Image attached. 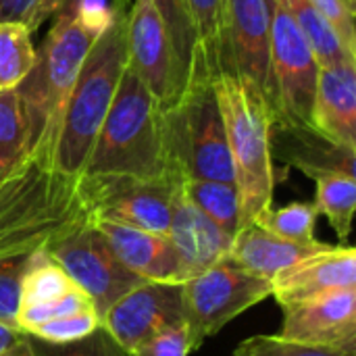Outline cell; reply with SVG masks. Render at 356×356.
<instances>
[{
  "label": "cell",
  "instance_id": "6da1fadb",
  "mask_svg": "<svg viewBox=\"0 0 356 356\" xmlns=\"http://www.w3.org/2000/svg\"><path fill=\"white\" fill-rule=\"evenodd\" d=\"M88 221H94L88 179L63 171L48 150L29 152L0 177V261L48 250Z\"/></svg>",
  "mask_w": 356,
  "mask_h": 356
},
{
  "label": "cell",
  "instance_id": "7a4b0ae2",
  "mask_svg": "<svg viewBox=\"0 0 356 356\" xmlns=\"http://www.w3.org/2000/svg\"><path fill=\"white\" fill-rule=\"evenodd\" d=\"M117 0H71L63 6L35 50V63L17 86L29 131V152L42 148L54 154L63 113L79 69L111 25Z\"/></svg>",
  "mask_w": 356,
  "mask_h": 356
},
{
  "label": "cell",
  "instance_id": "3957f363",
  "mask_svg": "<svg viewBox=\"0 0 356 356\" xmlns=\"http://www.w3.org/2000/svg\"><path fill=\"white\" fill-rule=\"evenodd\" d=\"M81 175L98 181L171 179L163 138V108L129 67L121 75Z\"/></svg>",
  "mask_w": 356,
  "mask_h": 356
},
{
  "label": "cell",
  "instance_id": "277c9868",
  "mask_svg": "<svg viewBox=\"0 0 356 356\" xmlns=\"http://www.w3.org/2000/svg\"><path fill=\"white\" fill-rule=\"evenodd\" d=\"M213 86L225 125L244 227L257 223L273 207L277 175L269 148V131L275 111L257 83L234 71H221Z\"/></svg>",
  "mask_w": 356,
  "mask_h": 356
},
{
  "label": "cell",
  "instance_id": "5b68a950",
  "mask_svg": "<svg viewBox=\"0 0 356 356\" xmlns=\"http://www.w3.org/2000/svg\"><path fill=\"white\" fill-rule=\"evenodd\" d=\"M125 23V0H117L111 25L90 48L69 94L54 144V163L67 173H83L96 134L113 104L121 75L127 67Z\"/></svg>",
  "mask_w": 356,
  "mask_h": 356
},
{
  "label": "cell",
  "instance_id": "8992f818",
  "mask_svg": "<svg viewBox=\"0 0 356 356\" xmlns=\"http://www.w3.org/2000/svg\"><path fill=\"white\" fill-rule=\"evenodd\" d=\"M213 81L211 75L194 71L177 98L163 108L165 154L173 181L234 184L232 154Z\"/></svg>",
  "mask_w": 356,
  "mask_h": 356
},
{
  "label": "cell",
  "instance_id": "52a82bcc",
  "mask_svg": "<svg viewBox=\"0 0 356 356\" xmlns=\"http://www.w3.org/2000/svg\"><path fill=\"white\" fill-rule=\"evenodd\" d=\"M271 296V280L242 269L223 257L219 263L181 284L184 325L190 350H198L236 317Z\"/></svg>",
  "mask_w": 356,
  "mask_h": 356
},
{
  "label": "cell",
  "instance_id": "ba28073f",
  "mask_svg": "<svg viewBox=\"0 0 356 356\" xmlns=\"http://www.w3.org/2000/svg\"><path fill=\"white\" fill-rule=\"evenodd\" d=\"M269 54L275 115L313 125L319 63L307 35L280 0H269Z\"/></svg>",
  "mask_w": 356,
  "mask_h": 356
},
{
  "label": "cell",
  "instance_id": "9c48e42d",
  "mask_svg": "<svg viewBox=\"0 0 356 356\" xmlns=\"http://www.w3.org/2000/svg\"><path fill=\"white\" fill-rule=\"evenodd\" d=\"M48 252L60 263L75 286L92 298L98 317L131 288L146 282L119 261L94 221H88L56 240Z\"/></svg>",
  "mask_w": 356,
  "mask_h": 356
},
{
  "label": "cell",
  "instance_id": "30bf717a",
  "mask_svg": "<svg viewBox=\"0 0 356 356\" xmlns=\"http://www.w3.org/2000/svg\"><path fill=\"white\" fill-rule=\"evenodd\" d=\"M100 325L127 353H134L154 336L184 325L181 284H138L100 317Z\"/></svg>",
  "mask_w": 356,
  "mask_h": 356
},
{
  "label": "cell",
  "instance_id": "8fae6325",
  "mask_svg": "<svg viewBox=\"0 0 356 356\" xmlns=\"http://www.w3.org/2000/svg\"><path fill=\"white\" fill-rule=\"evenodd\" d=\"M127 67L150 90L161 108H167L175 96L173 54L165 23L152 0H134L125 23Z\"/></svg>",
  "mask_w": 356,
  "mask_h": 356
},
{
  "label": "cell",
  "instance_id": "7c38bea8",
  "mask_svg": "<svg viewBox=\"0 0 356 356\" xmlns=\"http://www.w3.org/2000/svg\"><path fill=\"white\" fill-rule=\"evenodd\" d=\"M86 177V175H83ZM88 179L94 219L121 223L154 234H169L177 181H98Z\"/></svg>",
  "mask_w": 356,
  "mask_h": 356
},
{
  "label": "cell",
  "instance_id": "4fadbf2b",
  "mask_svg": "<svg viewBox=\"0 0 356 356\" xmlns=\"http://www.w3.org/2000/svg\"><path fill=\"white\" fill-rule=\"evenodd\" d=\"M225 54L227 71L257 83L273 106L269 0H225Z\"/></svg>",
  "mask_w": 356,
  "mask_h": 356
},
{
  "label": "cell",
  "instance_id": "5bb4252c",
  "mask_svg": "<svg viewBox=\"0 0 356 356\" xmlns=\"http://www.w3.org/2000/svg\"><path fill=\"white\" fill-rule=\"evenodd\" d=\"M355 288L356 250L350 244H330L271 280V296L280 307H290Z\"/></svg>",
  "mask_w": 356,
  "mask_h": 356
},
{
  "label": "cell",
  "instance_id": "9a60e30c",
  "mask_svg": "<svg viewBox=\"0 0 356 356\" xmlns=\"http://www.w3.org/2000/svg\"><path fill=\"white\" fill-rule=\"evenodd\" d=\"M271 159L315 179L323 173L356 175V148L334 142L311 123L273 115L269 131Z\"/></svg>",
  "mask_w": 356,
  "mask_h": 356
},
{
  "label": "cell",
  "instance_id": "2e32d148",
  "mask_svg": "<svg viewBox=\"0 0 356 356\" xmlns=\"http://www.w3.org/2000/svg\"><path fill=\"white\" fill-rule=\"evenodd\" d=\"M282 309V338L315 346L356 348V288Z\"/></svg>",
  "mask_w": 356,
  "mask_h": 356
},
{
  "label": "cell",
  "instance_id": "e0dca14e",
  "mask_svg": "<svg viewBox=\"0 0 356 356\" xmlns=\"http://www.w3.org/2000/svg\"><path fill=\"white\" fill-rule=\"evenodd\" d=\"M167 236L179 261L181 284L194 275H200L223 257H227L234 242L229 234H225L192 202H188V198L179 190V184L175 186L173 194L171 223Z\"/></svg>",
  "mask_w": 356,
  "mask_h": 356
},
{
  "label": "cell",
  "instance_id": "ac0fdd59",
  "mask_svg": "<svg viewBox=\"0 0 356 356\" xmlns=\"http://www.w3.org/2000/svg\"><path fill=\"white\" fill-rule=\"evenodd\" d=\"M311 121L334 142L356 148V58L319 67Z\"/></svg>",
  "mask_w": 356,
  "mask_h": 356
},
{
  "label": "cell",
  "instance_id": "d6986e66",
  "mask_svg": "<svg viewBox=\"0 0 356 356\" xmlns=\"http://www.w3.org/2000/svg\"><path fill=\"white\" fill-rule=\"evenodd\" d=\"M94 223L131 273L146 282L181 284L179 261L169 236L102 219H94Z\"/></svg>",
  "mask_w": 356,
  "mask_h": 356
},
{
  "label": "cell",
  "instance_id": "ffe728a7",
  "mask_svg": "<svg viewBox=\"0 0 356 356\" xmlns=\"http://www.w3.org/2000/svg\"><path fill=\"white\" fill-rule=\"evenodd\" d=\"M330 244L317 242V244H296L290 240H284L269 229H265L259 223H248L240 227V232L234 236L229 259L236 261L242 269L273 280L284 269L296 265L298 261L327 248Z\"/></svg>",
  "mask_w": 356,
  "mask_h": 356
},
{
  "label": "cell",
  "instance_id": "44dd1931",
  "mask_svg": "<svg viewBox=\"0 0 356 356\" xmlns=\"http://www.w3.org/2000/svg\"><path fill=\"white\" fill-rule=\"evenodd\" d=\"M196 56L192 65L194 71H202L213 79L227 69L225 54V0H186ZM190 73V75H192Z\"/></svg>",
  "mask_w": 356,
  "mask_h": 356
},
{
  "label": "cell",
  "instance_id": "7402d4cb",
  "mask_svg": "<svg viewBox=\"0 0 356 356\" xmlns=\"http://www.w3.org/2000/svg\"><path fill=\"white\" fill-rule=\"evenodd\" d=\"M181 194L192 202L204 217L219 225L232 238L242 227L240 196L234 184L211 181V179H186L177 181Z\"/></svg>",
  "mask_w": 356,
  "mask_h": 356
},
{
  "label": "cell",
  "instance_id": "603a6c76",
  "mask_svg": "<svg viewBox=\"0 0 356 356\" xmlns=\"http://www.w3.org/2000/svg\"><path fill=\"white\" fill-rule=\"evenodd\" d=\"M73 288L77 286L60 267V263L48 250H38L27 257V263L21 275L19 309L50 302L54 298L65 296Z\"/></svg>",
  "mask_w": 356,
  "mask_h": 356
},
{
  "label": "cell",
  "instance_id": "cb8c5ba5",
  "mask_svg": "<svg viewBox=\"0 0 356 356\" xmlns=\"http://www.w3.org/2000/svg\"><path fill=\"white\" fill-rule=\"evenodd\" d=\"M315 207L336 232L340 244H346L353 232L356 211V177L346 173H323L315 179Z\"/></svg>",
  "mask_w": 356,
  "mask_h": 356
},
{
  "label": "cell",
  "instance_id": "d4e9b609",
  "mask_svg": "<svg viewBox=\"0 0 356 356\" xmlns=\"http://www.w3.org/2000/svg\"><path fill=\"white\" fill-rule=\"evenodd\" d=\"M152 4L159 10L165 23L167 35H169L171 54H173V71H175V88L179 94L190 79L194 56H196V42H194L190 13L186 6V0H152Z\"/></svg>",
  "mask_w": 356,
  "mask_h": 356
},
{
  "label": "cell",
  "instance_id": "484cf974",
  "mask_svg": "<svg viewBox=\"0 0 356 356\" xmlns=\"http://www.w3.org/2000/svg\"><path fill=\"white\" fill-rule=\"evenodd\" d=\"M280 2L288 8V13L294 17V21L307 35L319 67H332L346 58H356V54L344 48L336 31L309 0H280Z\"/></svg>",
  "mask_w": 356,
  "mask_h": 356
},
{
  "label": "cell",
  "instance_id": "4316f807",
  "mask_svg": "<svg viewBox=\"0 0 356 356\" xmlns=\"http://www.w3.org/2000/svg\"><path fill=\"white\" fill-rule=\"evenodd\" d=\"M29 154V131L17 88L0 90V177Z\"/></svg>",
  "mask_w": 356,
  "mask_h": 356
},
{
  "label": "cell",
  "instance_id": "83f0119b",
  "mask_svg": "<svg viewBox=\"0 0 356 356\" xmlns=\"http://www.w3.org/2000/svg\"><path fill=\"white\" fill-rule=\"evenodd\" d=\"M35 63L31 31L23 21L0 23V90L17 88Z\"/></svg>",
  "mask_w": 356,
  "mask_h": 356
},
{
  "label": "cell",
  "instance_id": "f1b7e54d",
  "mask_svg": "<svg viewBox=\"0 0 356 356\" xmlns=\"http://www.w3.org/2000/svg\"><path fill=\"white\" fill-rule=\"evenodd\" d=\"M317 219L319 211L315 202H290L280 209H267L257 223L284 240L296 244H317L321 242L315 236Z\"/></svg>",
  "mask_w": 356,
  "mask_h": 356
},
{
  "label": "cell",
  "instance_id": "f546056e",
  "mask_svg": "<svg viewBox=\"0 0 356 356\" xmlns=\"http://www.w3.org/2000/svg\"><path fill=\"white\" fill-rule=\"evenodd\" d=\"M234 356H356V348H334V346H315L296 340L282 338L280 334L252 336L244 340Z\"/></svg>",
  "mask_w": 356,
  "mask_h": 356
},
{
  "label": "cell",
  "instance_id": "4dcf8cb0",
  "mask_svg": "<svg viewBox=\"0 0 356 356\" xmlns=\"http://www.w3.org/2000/svg\"><path fill=\"white\" fill-rule=\"evenodd\" d=\"M90 309L96 311L92 298L81 288H73L65 296L54 298L50 302L19 309L17 311V327L21 332H25V334H29L31 330H35L38 325H42L46 321L67 317V315H73V313H81V311H90Z\"/></svg>",
  "mask_w": 356,
  "mask_h": 356
},
{
  "label": "cell",
  "instance_id": "1f68e13d",
  "mask_svg": "<svg viewBox=\"0 0 356 356\" xmlns=\"http://www.w3.org/2000/svg\"><path fill=\"white\" fill-rule=\"evenodd\" d=\"M31 342L40 356H129V353L102 325L90 336L69 344H48L38 338H31Z\"/></svg>",
  "mask_w": 356,
  "mask_h": 356
},
{
  "label": "cell",
  "instance_id": "d6a6232c",
  "mask_svg": "<svg viewBox=\"0 0 356 356\" xmlns=\"http://www.w3.org/2000/svg\"><path fill=\"white\" fill-rule=\"evenodd\" d=\"M98 327H100V317L94 309H90V311H81V313L46 321L38 325L35 330H31L27 336L44 340L48 344H69V342H77L90 336Z\"/></svg>",
  "mask_w": 356,
  "mask_h": 356
},
{
  "label": "cell",
  "instance_id": "836d02e7",
  "mask_svg": "<svg viewBox=\"0 0 356 356\" xmlns=\"http://www.w3.org/2000/svg\"><path fill=\"white\" fill-rule=\"evenodd\" d=\"M27 257L2 259L0 261V321L17 325L19 311V286Z\"/></svg>",
  "mask_w": 356,
  "mask_h": 356
},
{
  "label": "cell",
  "instance_id": "e575fe53",
  "mask_svg": "<svg viewBox=\"0 0 356 356\" xmlns=\"http://www.w3.org/2000/svg\"><path fill=\"white\" fill-rule=\"evenodd\" d=\"M309 2L330 23V27L336 31V35L340 38L344 48L356 54L355 10L344 0H309Z\"/></svg>",
  "mask_w": 356,
  "mask_h": 356
},
{
  "label": "cell",
  "instance_id": "d590c367",
  "mask_svg": "<svg viewBox=\"0 0 356 356\" xmlns=\"http://www.w3.org/2000/svg\"><path fill=\"white\" fill-rule=\"evenodd\" d=\"M190 353L192 350L186 325H179L154 336L152 340L129 353V356H190Z\"/></svg>",
  "mask_w": 356,
  "mask_h": 356
},
{
  "label": "cell",
  "instance_id": "8d00e7d4",
  "mask_svg": "<svg viewBox=\"0 0 356 356\" xmlns=\"http://www.w3.org/2000/svg\"><path fill=\"white\" fill-rule=\"evenodd\" d=\"M71 0H33V4L29 6L27 15L23 17V23L27 25V29L33 33L42 23H46L48 19H52L63 6H67Z\"/></svg>",
  "mask_w": 356,
  "mask_h": 356
},
{
  "label": "cell",
  "instance_id": "74e56055",
  "mask_svg": "<svg viewBox=\"0 0 356 356\" xmlns=\"http://www.w3.org/2000/svg\"><path fill=\"white\" fill-rule=\"evenodd\" d=\"M33 0H0V23L23 21Z\"/></svg>",
  "mask_w": 356,
  "mask_h": 356
},
{
  "label": "cell",
  "instance_id": "f35d334b",
  "mask_svg": "<svg viewBox=\"0 0 356 356\" xmlns=\"http://www.w3.org/2000/svg\"><path fill=\"white\" fill-rule=\"evenodd\" d=\"M25 332H21L17 325H8V323H2L0 321V355L6 353Z\"/></svg>",
  "mask_w": 356,
  "mask_h": 356
},
{
  "label": "cell",
  "instance_id": "ab89813d",
  "mask_svg": "<svg viewBox=\"0 0 356 356\" xmlns=\"http://www.w3.org/2000/svg\"><path fill=\"white\" fill-rule=\"evenodd\" d=\"M0 356H40L38 355V350H35V346H33V342H31V338L27 336V334H23L6 353H2Z\"/></svg>",
  "mask_w": 356,
  "mask_h": 356
},
{
  "label": "cell",
  "instance_id": "60d3db41",
  "mask_svg": "<svg viewBox=\"0 0 356 356\" xmlns=\"http://www.w3.org/2000/svg\"><path fill=\"white\" fill-rule=\"evenodd\" d=\"M344 2H346V4H348V6H350L353 10H355V2H356V0H344Z\"/></svg>",
  "mask_w": 356,
  "mask_h": 356
}]
</instances>
